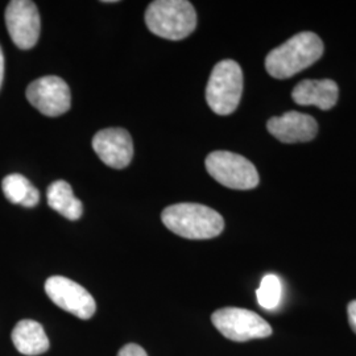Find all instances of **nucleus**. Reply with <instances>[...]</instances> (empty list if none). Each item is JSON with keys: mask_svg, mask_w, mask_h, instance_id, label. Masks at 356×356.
I'll use <instances>...</instances> for the list:
<instances>
[{"mask_svg": "<svg viewBox=\"0 0 356 356\" xmlns=\"http://www.w3.org/2000/svg\"><path fill=\"white\" fill-rule=\"evenodd\" d=\"M323 42L313 32H301L269 51L266 69L276 79H286L317 63L323 54Z\"/></svg>", "mask_w": 356, "mask_h": 356, "instance_id": "1", "label": "nucleus"}, {"mask_svg": "<svg viewBox=\"0 0 356 356\" xmlns=\"http://www.w3.org/2000/svg\"><path fill=\"white\" fill-rule=\"evenodd\" d=\"M161 220L166 229L191 241L213 239L225 229L222 216L209 206L200 204L168 206L161 214Z\"/></svg>", "mask_w": 356, "mask_h": 356, "instance_id": "2", "label": "nucleus"}, {"mask_svg": "<svg viewBox=\"0 0 356 356\" xmlns=\"http://www.w3.org/2000/svg\"><path fill=\"white\" fill-rule=\"evenodd\" d=\"M145 23L153 35L177 41L194 32L197 13L188 0H156L145 11Z\"/></svg>", "mask_w": 356, "mask_h": 356, "instance_id": "3", "label": "nucleus"}, {"mask_svg": "<svg viewBox=\"0 0 356 356\" xmlns=\"http://www.w3.org/2000/svg\"><path fill=\"white\" fill-rule=\"evenodd\" d=\"M243 72L238 63L223 60L214 66L206 88V101L218 115L232 114L241 102Z\"/></svg>", "mask_w": 356, "mask_h": 356, "instance_id": "4", "label": "nucleus"}, {"mask_svg": "<svg viewBox=\"0 0 356 356\" xmlns=\"http://www.w3.org/2000/svg\"><path fill=\"white\" fill-rule=\"evenodd\" d=\"M204 165L211 177L229 189L250 191L259 185V173L254 164L238 153L211 152L206 157Z\"/></svg>", "mask_w": 356, "mask_h": 356, "instance_id": "5", "label": "nucleus"}, {"mask_svg": "<svg viewBox=\"0 0 356 356\" xmlns=\"http://www.w3.org/2000/svg\"><path fill=\"white\" fill-rule=\"evenodd\" d=\"M211 322L223 337L234 342L268 338L272 327L254 312L241 307H225L213 313Z\"/></svg>", "mask_w": 356, "mask_h": 356, "instance_id": "6", "label": "nucleus"}, {"mask_svg": "<svg viewBox=\"0 0 356 356\" xmlns=\"http://www.w3.org/2000/svg\"><path fill=\"white\" fill-rule=\"evenodd\" d=\"M26 94L28 101L35 108L51 118L64 115L72 106L70 89L60 76L38 78L28 86Z\"/></svg>", "mask_w": 356, "mask_h": 356, "instance_id": "7", "label": "nucleus"}, {"mask_svg": "<svg viewBox=\"0 0 356 356\" xmlns=\"http://www.w3.org/2000/svg\"><path fill=\"white\" fill-rule=\"evenodd\" d=\"M6 24L13 44L31 49L38 44L41 22L38 6L31 0H13L6 8Z\"/></svg>", "mask_w": 356, "mask_h": 356, "instance_id": "8", "label": "nucleus"}, {"mask_svg": "<svg viewBox=\"0 0 356 356\" xmlns=\"http://www.w3.org/2000/svg\"><path fill=\"white\" fill-rule=\"evenodd\" d=\"M45 292L56 305L79 319L91 318L97 310L92 296L76 281L63 276L49 277Z\"/></svg>", "mask_w": 356, "mask_h": 356, "instance_id": "9", "label": "nucleus"}, {"mask_svg": "<svg viewBox=\"0 0 356 356\" xmlns=\"http://www.w3.org/2000/svg\"><path fill=\"white\" fill-rule=\"evenodd\" d=\"M92 148L107 166L123 169L134 157L132 138L123 128H107L95 134Z\"/></svg>", "mask_w": 356, "mask_h": 356, "instance_id": "10", "label": "nucleus"}, {"mask_svg": "<svg viewBox=\"0 0 356 356\" xmlns=\"http://www.w3.org/2000/svg\"><path fill=\"white\" fill-rule=\"evenodd\" d=\"M267 128L272 136L286 144L313 140L318 132V124L313 116L297 111L270 118Z\"/></svg>", "mask_w": 356, "mask_h": 356, "instance_id": "11", "label": "nucleus"}, {"mask_svg": "<svg viewBox=\"0 0 356 356\" xmlns=\"http://www.w3.org/2000/svg\"><path fill=\"white\" fill-rule=\"evenodd\" d=\"M339 89L332 79H304L292 91L294 102L300 106H316L326 111L338 102Z\"/></svg>", "mask_w": 356, "mask_h": 356, "instance_id": "12", "label": "nucleus"}, {"mask_svg": "<svg viewBox=\"0 0 356 356\" xmlns=\"http://www.w3.org/2000/svg\"><path fill=\"white\" fill-rule=\"evenodd\" d=\"M13 342L15 348L26 356L41 355L51 346L44 327L32 319H23L15 326Z\"/></svg>", "mask_w": 356, "mask_h": 356, "instance_id": "13", "label": "nucleus"}, {"mask_svg": "<svg viewBox=\"0 0 356 356\" xmlns=\"http://www.w3.org/2000/svg\"><path fill=\"white\" fill-rule=\"evenodd\" d=\"M47 200L54 211L60 213L69 220H76L82 216V202L76 200L72 186L64 179L54 181L49 185Z\"/></svg>", "mask_w": 356, "mask_h": 356, "instance_id": "14", "label": "nucleus"}, {"mask_svg": "<svg viewBox=\"0 0 356 356\" xmlns=\"http://www.w3.org/2000/svg\"><path fill=\"white\" fill-rule=\"evenodd\" d=\"M1 189L11 204L35 207L40 202V191L22 175L15 173L7 176L1 182Z\"/></svg>", "mask_w": 356, "mask_h": 356, "instance_id": "15", "label": "nucleus"}, {"mask_svg": "<svg viewBox=\"0 0 356 356\" xmlns=\"http://www.w3.org/2000/svg\"><path fill=\"white\" fill-rule=\"evenodd\" d=\"M259 305L266 310H273L280 304L282 285L276 275H267L260 282V288L256 292Z\"/></svg>", "mask_w": 356, "mask_h": 356, "instance_id": "16", "label": "nucleus"}, {"mask_svg": "<svg viewBox=\"0 0 356 356\" xmlns=\"http://www.w3.org/2000/svg\"><path fill=\"white\" fill-rule=\"evenodd\" d=\"M118 356H148L145 350L140 347L139 344L129 343L126 344L120 351Z\"/></svg>", "mask_w": 356, "mask_h": 356, "instance_id": "17", "label": "nucleus"}, {"mask_svg": "<svg viewBox=\"0 0 356 356\" xmlns=\"http://www.w3.org/2000/svg\"><path fill=\"white\" fill-rule=\"evenodd\" d=\"M347 316H348L350 326L356 334V300L351 301L347 306Z\"/></svg>", "mask_w": 356, "mask_h": 356, "instance_id": "18", "label": "nucleus"}, {"mask_svg": "<svg viewBox=\"0 0 356 356\" xmlns=\"http://www.w3.org/2000/svg\"><path fill=\"white\" fill-rule=\"evenodd\" d=\"M3 78H4V54H3L1 47H0V89L3 85Z\"/></svg>", "mask_w": 356, "mask_h": 356, "instance_id": "19", "label": "nucleus"}]
</instances>
